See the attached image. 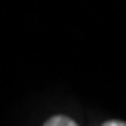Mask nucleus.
Here are the masks:
<instances>
[{
    "label": "nucleus",
    "mask_w": 126,
    "mask_h": 126,
    "mask_svg": "<svg viewBox=\"0 0 126 126\" xmlns=\"http://www.w3.org/2000/svg\"><path fill=\"white\" fill-rule=\"evenodd\" d=\"M101 126H126V122H117V119H110V122L101 124Z\"/></svg>",
    "instance_id": "2"
},
{
    "label": "nucleus",
    "mask_w": 126,
    "mask_h": 126,
    "mask_svg": "<svg viewBox=\"0 0 126 126\" xmlns=\"http://www.w3.org/2000/svg\"><path fill=\"white\" fill-rule=\"evenodd\" d=\"M44 126H78L76 122L71 119V117H64V115H55L50 117V119H46V124Z\"/></svg>",
    "instance_id": "1"
}]
</instances>
